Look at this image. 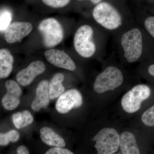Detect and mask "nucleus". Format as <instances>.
<instances>
[{
    "label": "nucleus",
    "mask_w": 154,
    "mask_h": 154,
    "mask_svg": "<svg viewBox=\"0 0 154 154\" xmlns=\"http://www.w3.org/2000/svg\"><path fill=\"white\" fill-rule=\"evenodd\" d=\"M128 124L143 131L154 144V103L129 120Z\"/></svg>",
    "instance_id": "10"
},
{
    "label": "nucleus",
    "mask_w": 154,
    "mask_h": 154,
    "mask_svg": "<svg viewBox=\"0 0 154 154\" xmlns=\"http://www.w3.org/2000/svg\"><path fill=\"white\" fill-rule=\"evenodd\" d=\"M17 153L18 154H29L28 149L24 146H21L17 149Z\"/></svg>",
    "instance_id": "26"
},
{
    "label": "nucleus",
    "mask_w": 154,
    "mask_h": 154,
    "mask_svg": "<svg viewBox=\"0 0 154 154\" xmlns=\"http://www.w3.org/2000/svg\"><path fill=\"white\" fill-rule=\"evenodd\" d=\"M118 116L104 113L97 121L88 140L89 149L97 154H116L119 149L121 130L125 125Z\"/></svg>",
    "instance_id": "2"
},
{
    "label": "nucleus",
    "mask_w": 154,
    "mask_h": 154,
    "mask_svg": "<svg viewBox=\"0 0 154 154\" xmlns=\"http://www.w3.org/2000/svg\"><path fill=\"white\" fill-rule=\"evenodd\" d=\"M44 57L49 63L60 68L74 71L76 65L72 58L63 51L56 49H50L44 53Z\"/></svg>",
    "instance_id": "11"
},
{
    "label": "nucleus",
    "mask_w": 154,
    "mask_h": 154,
    "mask_svg": "<svg viewBox=\"0 0 154 154\" xmlns=\"http://www.w3.org/2000/svg\"><path fill=\"white\" fill-rule=\"evenodd\" d=\"M38 29L42 36L45 47L52 48L60 44L64 38V30L61 24L53 18L42 20L38 25Z\"/></svg>",
    "instance_id": "8"
},
{
    "label": "nucleus",
    "mask_w": 154,
    "mask_h": 154,
    "mask_svg": "<svg viewBox=\"0 0 154 154\" xmlns=\"http://www.w3.org/2000/svg\"><path fill=\"white\" fill-rule=\"evenodd\" d=\"M20 134L15 130H12L7 133L0 134V145L7 146L10 142L16 143L19 140Z\"/></svg>",
    "instance_id": "21"
},
{
    "label": "nucleus",
    "mask_w": 154,
    "mask_h": 154,
    "mask_svg": "<svg viewBox=\"0 0 154 154\" xmlns=\"http://www.w3.org/2000/svg\"><path fill=\"white\" fill-rule=\"evenodd\" d=\"M12 20V14L8 9L1 10L0 15V30L5 32L7 28L11 25Z\"/></svg>",
    "instance_id": "22"
},
{
    "label": "nucleus",
    "mask_w": 154,
    "mask_h": 154,
    "mask_svg": "<svg viewBox=\"0 0 154 154\" xmlns=\"http://www.w3.org/2000/svg\"><path fill=\"white\" fill-rule=\"evenodd\" d=\"M64 80V76L63 74L58 73L53 77L49 84V94L50 98L54 100L59 98L63 94L65 88L63 85Z\"/></svg>",
    "instance_id": "18"
},
{
    "label": "nucleus",
    "mask_w": 154,
    "mask_h": 154,
    "mask_svg": "<svg viewBox=\"0 0 154 154\" xmlns=\"http://www.w3.org/2000/svg\"><path fill=\"white\" fill-rule=\"evenodd\" d=\"M33 28L30 22H13L4 32V38L6 42L10 44L16 43L28 36Z\"/></svg>",
    "instance_id": "12"
},
{
    "label": "nucleus",
    "mask_w": 154,
    "mask_h": 154,
    "mask_svg": "<svg viewBox=\"0 0 154 154\" xmlns=\"http://www.w3.org/2000/svg\"><path fill=\"white\" fill-rule=\"evenodd\" d=\"M154 145L143 131L128 123L121 130L117 154L149 153L152 150Z\"/></svg>",
    "instance_id": "6"
},
{
    "label": "nucleus",
    "mask_w": 154,
    "mask_h": 154,
    "mask_svg": "<svg viewBox=\"0 0 154 154\" xmlns=\"http://www.w3.org/2000/svg\"><path fill=\"white\" fill-rule=\"evenodd\" d=\"M14 58L10 51L7 48L0 50V79L8 77L13 69Z\"/></svg>",
    "instance_id": "17"
},
{
    "label": "nucleus",
    "mask_w": 154,
    "mask_h": 154,
    "mask_svg": "<svg viewBox=\"0 0 154 154\" xmlns=\"http://www.w3.org/2000/svg\"><path fill=\"white\" fill-rule=\"evenodd\" d=\"M143 25L147 32L154 38V16L146 17L144 19Z\"/></svg>",
    "instance_id": "24"
},
{
    "label": "nucleus",
    "mask_w": 154,
    "mask_h": 154,
    "mask_svg": "<svg viewBox=\"0 0 154 154\" xmlns=\"http://www.w3.org/2000/svg\"><path fill=\"white\" fill-rule=\"evenodd\" d=\"M45 154H73L74 152L68 149L60 147H54L46 151Z\"/></svg>",
    "instance_id": "25"
},
{
    "label": "nucleus",
    "mask_w": 154,
    "mask_h": 154,
    "mask_svg": "<svg viewBox=\"0 0 154 154\" xmlns=\"http://www.w3.org/2000/svg\"><path fill=\"white\" fill-rule=\"evenodd\" d=\"M77 1H88L91 3V4H93V5H98L99 3L101 2H102V0H76Z\"/></svg>",
    "instance_id": "27"
},
{
    "label": "nucleus",
    "mask_w": 154,
    "mask_h": 154,
    "mask_svg": "<svg viewBox=\"0 0 154 154\" xmlns=\"http://www.w3.org/2000/svg\"><path fill=\"white\" fill-rule=\"evenodd\" d=\"M136 84L131 80L129 75L120 65L113 63H106L93 84V91L97 97L99 108L105 109L122 92Z\"/></svg>",
    "instance_id": "1"
},
{
    "label": "nucleus",
    "mask_w": 154,
    "mask_h": 154,
    "mask_svg": "<svg viewBox=\"0 0 154 154\" xmlns=\"http://www.w3.org/2000/svg\"><path fill=\"white\" fill-rule=\"evenodd\" d=\"M44 5L53 9H60L68 5L72 0H39Z\"/></svg>",
    "instance_id": "23"
},
{
    "label": "nucleus",
    "mask_w": 154,
    "mask_h": 154,
    "mask_svg": "<svg viewBox=\"0 0 154 154\" xmlns=\"http://www.w3.org/2000/svg\"><path fill=\"white\" fill-rule=\"evenodd\" d=\"M137 71L139 75L154 86V62L143 63L138 67Z\"/></svg>",
    "instance_id": "20"
},
{
    "label": "nucleus",
    "mask_w": 154,
    "mask_h": 154,
    "mask_svg": "<svg viewBox=\"0 0 154 154\" xmlns=\"http://www.w3.org/2000/svg\"><path fill=\"white\" fill-rule=\"evenodd\" d=\"M39 133L42 141L45 144L53 147H65L66 144L63 138L50 128L43 127Z\"/></svg>",
    "instance_id": "16"
},
{
    "label": "nucleus",
    "mask_w": 154,
    "mask_h": 154,
    "mask_svg": "<svg viewBox=\"0 0 154 154\" xmlns=\"http://www.w3.org/2000/svg\"><path fill=\"white\" fill-rule=\"evenodd\" d=\"M92 14L95 22L108 32L117 34L131 24L128 14H123L108 2H102L95 5Z\"/></svg>",
    "instance_id": "5"
},
{
    "label": "nucleus",
    "mask_w": 154,
    "mask_h": 154,
    "mask_svg": "<svg viewBox=\"0 0 154 154\" xmlns=\"http://www.w3.org/2000/svg\"><path fill=\"white\" fill-rule=\"evenodd\" d=\"M154 103V86L137 83L125 91L119 102L116 116L130 120Z\"/></svg>",
    "instance_id": "3"
},
{
    "label": "nucleus",
    "mask_w": 154,
    "mask_h": 154,
    "mask_svg": "<svg viewBox=\"0 0 154 154\" xmlns=\"http://www.w3.org/2000/svg\"><path fill=\"white\" fill-rule=\"evenodd\" d=\"M14 126L17 129H21L29 126L33 122V117L28 110H24L22 112H17L12 116Z\"/></svg>",
    "instance_id": "19"
},
{
    "label": "nucleus",
    "mask_w": 154,
    "mask_h": 154,
    "mask_svg": "<svg viewBox=\"0 0 154 154\" xmlns=\"http://www.w3.org/2000/svg\"><path fill=\"white\" fill-rule=\"evenodd\" d=\"M73 45L75 51L81 57L88 59L94 56L98 46L93 27L88 24L80 26L75 33Z\"/></svg>",
    "instance_id": "7"
},
{
    "label": "nucleus",
    "mask_w": 154,
    "mask_h": 154,
    "mask_svg": "<svg viewBox=\"0 0 154 154\" xmlns=\"http://www.w3.org/2000/svg\"><path fill=\"white\" fill-rule=\"evenodd\" d=\"M117 34L122 60L127 64L137 63L143 60L144 35L140 26L130 24Z\"/></svg>",
    "instance_id": "4"
},
{
    "label": "nucleus",
    "mask_w": 154,
    "mask_h": 154,
    "mask_svg": "<svg viewBox=\"0 0 154 154\" xmlns=\"http://www.w3.org/2000/svg\"><path fill=\"white\" fill-rule=\"evenodd\" d=\"M49 83L47 80H43L38 84L36 91L35 98L31 103L32 110L38 112L41 109L46 108L50 102Z\"/></svg>",
    "instance_id": "15"
},
{
    "label": "nucleus",
    "mask_w": 154,
    "mask_h": 154,
    "mask_svg": "<svg viewBox=\"0 0 154 154\" xmlns=\"http://www.w3.org/2000/svg\"><path fill=\"white\" fill-rule=\"evenodd\" d=\"M7 93L3 96L2 103L3 107L8 110H13L20 104L22 90L19 84L13 80H8L5 83Z\"/></svg>",
    "instance_id": "14"
},
{
    "label": "nucleus",
    "mask_w": 154,
    "mask_h": 154,
    "mask_svg": "<svg viewBox=\"0 0 154 154\" xmlns=\"http://www.w3.org/2000/svg\"><path fill=\"white\" fill-rule=\"evenodd\" d=\"M46 69L45 65L40 60L32 62L27 67L18 72L16 80L23 87L30 85L36 77L43 73Z\"/></svg>",
    "instance_id": "13"
},
{
    "label": "nucleus",
    "mask_w": 154,
    "mask_h": 154,
    "mask_svg": "<svg viewBox=\"0 0 154 154\" xmlns=\"http://www.w3.org/2000/svg\"><path fill=\"white\" fill-rule=\"evenodd\" d=\"M84 104V98L81 92L77 89H71L59 97L55 108L58 113L66 114L73 109H80Z\"/></svg>",
    "instance_id": "9"
}]
</instances>
